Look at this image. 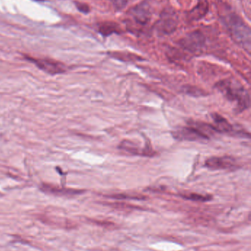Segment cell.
Returning <instances> with one entry per match:
<instances>
[{"mask_svg": "<svg viewBox=\"0 0 251 251\" xmlns=\"http://www.w3.org/2000/svg\"><path fill=\"white\" fill-rule=\"evenodd\" d=\"M215 88L228 101L235 104L237 113H241L250 107V95L247 90L234 79H224L215 85Z\"/></svg>", "mask_w": 251, "mask_h": 251, "instance_id": "cell-1", "label": "cell"}, {"mask_svg": "<svg viewBox=\"0 0 251 251\" xmlns=\"http://www.w3.org/2000/svg\"><path fill=\"white\" fill-rule=\"evenodd\" d=\"M224 25L226 26L234 41L250 53L251 47V29L238 16L229 13L223 18Z\"/></svg>", "mask_w": 251, "mask_h": 251, "instance_id": "cell-2", "label": "cell"}, {"mask_svg": "<svg viewBox=\"0 0 251 251\" xmlns=\"http://www.w3.org/2000/svg\"><path fill=\"white\" fill-rule=\"evenodd\" d=\"M216 132L212 125L200 122H191L189 126L181 127L172 131L174 138L180 141H205Z\"/></svg>", "mask_w": 251, "mask_h": 251, "instance_id": "cell-3", "label": "cell"}, {"mask_svg": "<svg viewBox=\"0 0 251 251\" xmlns=\"http://www.w3.org/2000/svg\"><path fill=\"white\" fill-rule=\"evenodd\" d=\"M152 14L153 11L151 4L147 0L130 9L128 11L129 28L134 26L135 29H138L139 27L145 26L151 19Z\"/></svg>", "mask_w": 251, "mask_h": 251, "instance_id": "cell-4", "label": "cell"}, {"mask_svg": "<svg viewBox=\"0 0 251 251\" xmlns=\"http://www.w3.org/2000/svg\"><path fill=\"white\" fill-rule=\"evenodd\" d=\"M178 21L175 13L169 10L164 11L159 20L156 22V29L163 35H169L176 29Z\"/></svg>", "mask_w": 251, "mask_h": 251, "instance_id": "cell-5", "label": "cell"}, {"mask_svg": "<svg viewBox=\"0 0 251 251\" xmlns=\"http://www.w3.org/2000/svg\"><path fill=\"white\" fill-rule=\"evenodd\" d=\"M205 166L212 171L234 169L237 167L236 161L231 156H212L206 161Z\"/></svg>", "mask_w": 251, "mask_h": 251, "instance_id": "cell-6", "label": "cell"}, {"mask_svg": "<svg viewBox=\"0 0 251 251\" xmlns=\"http://www.w3.org/2000/svg\"><path fill=\"white\" fill-rule=\"evenodd\" d=\"M180 43L186 50L192 52H197L204 46L205 38L201 32L196 31L187 35Z\"/></svg>", "mask_w": 251, "mask_h": 251, "instance_id": "cell-7", "label": "cell"}, {"mask_svg": "<svg viewBox=\"0 0 251 251\" xmlns=\"http://www.w3.org/2000/svg\"><path fill=\"white\" fill-rule=\"evenodd\" d=\"M29 60L35 63L40 69L51 75H57L65 72L64 66L62 63L50 59H33L29 57Z\"/></svg>", "mask_w": 251, "mask_h": 251, "instance_id": "cell-8", "label": "cell"}, {"mask_svg": "<svg viewBox=\"0 0 251 251\" xmlns=\"http://www.w3.org/2000/svg\"><path fill=\"white\" fill-rule=\"evenodd\" d=\"M119 148L122 150L126 151L133 154L141 155V156H151L154 154L153 149L150 145L147 144L144 148L137 146L136 143L129 140H124L120 143Z\"/></svg>", "mask_w": 251, "mask_h": 251, "instance_id": "cell-9", "label": "cell"}, {"mask_svg": "<svg viewBox=\"0 0 251 251\" xmlns=\"http://www.w3.org/2000/svg\"><path fill=\"white\" fill-rule=\"evenodd\" d=\"M209 8L208 0H197V5L189 12V19L192 21L200 20L207 14Z\"/></svg>", "mask_w": 251, "mask_h": 251, "instance_id": "cell-10", "label": "cell"}, {"mask_svg": "<svg viewBox=\"0 0 251 251\" xmlns=\"http://www.w3.org/2000/svg\"><path fill=\"white\" fill-rule=\"evenodd\" d=\"M212 118L214 122V125L212 126L216 132L229 133L234 131L233 126L221 115L214 113L212 115Z\"/></svg>", "mask_w": 251, "mask_h": 251, "instance_id": "cell-11", "label": "cell"}, {"mask_svg": "<svg viewBox=\"0 0 251 251\" xmlns=\"http://www.w3.org/2000/svg\"><path fill=\"white\" fill-rule=\"evenodd\" d=\"M99 32L104 35V36H108V35H112V33H119L120 32V28L116 24L112 23V22H105V23L101 24L99 26Z\"/></svg>", "mask_w": 251, "mask_h": 251, "instance_id": "cell-12", "label": "cell"}, {"mask_svg": "<svg viewBox=\"0 0 251 251\" xmlns=\"http://www.w3.org/2000/svg\"><path fill=\"white\" fill-rule=\"evenodd\" d=\"M182 197L187 200L193 201L205 202L211 200V196H203V195L197 194V193L185 195V196H182Z\"/></svg>", "mask_w": 251, "mask_h": 251, "instance_id": "cell-13", "label": "cell"}, {"mask_svg": "<svg viewBox=\"0 0 251 251\" xmlns=\"http://www.w3.org/2000/svg\"><path fill=\"white\" fill-rule=\"evenodd\" d=\"M186 94L191 96H203L204 94L203 90H200L199 88L194 86H185L184 87Z\"/></svg>", "mask_w": 251, "mask_h": 251, "instance_id": "cell-14", "label": "cell"}, {"mask_svg": "<svg viewBox=\"0 0 251 251\" xmlns=\"http://www.w3.org/2000/svg\"><path fill=\"white\" fill-rule=\"evenodd\" d=\"M112 2L116 10H121L126 7L128 0H112Z\"/></svg>", "mask_w": 251, "mask_h": 251, "instance_id": "cell-15", "label": "cell"}, {"mask_svg": "<svg viewBox=\"0 0 251 251\" xmlns=\"http://www.w3.org/2000/svg\"><path fill=\"white\" fill-rule=\"evenodd\" d=\"M113 199H134V200H141V199H144V198L139 197V196H127V195H115V196H112Z\"/></svg>", "mask_w": 251, "mask_h": 251, "instance_id": "cell-16", "label": "cell"}, {"mask_svg": "<svg viewBox=\"0 0 251 251\" xmlns=\"http://www.w3.org/2000/svg\"><path fill=\"white\" fill-rule=\"evenodd\" d=\"M76 7L82 13H87L89 12V7L84 3L76 2Z\"/></svg>", "mask_w": 251, "mask_h": 251, "instance_id": "cell-17", "label": "cell"}, {"mask_svg": "<svg viewBox=\"0 0 251 251\" xmlns=\"http://www.w3.org/2000/svg\"><path fill=\"white\" fill-rule=\"evenodd\" d=\"M37 1H41V0H37Z\"/></svg>", "mask_w": 251, "mask_h": 251, "instance_id": "cell-18", "label": "cell"}]
</instances>
